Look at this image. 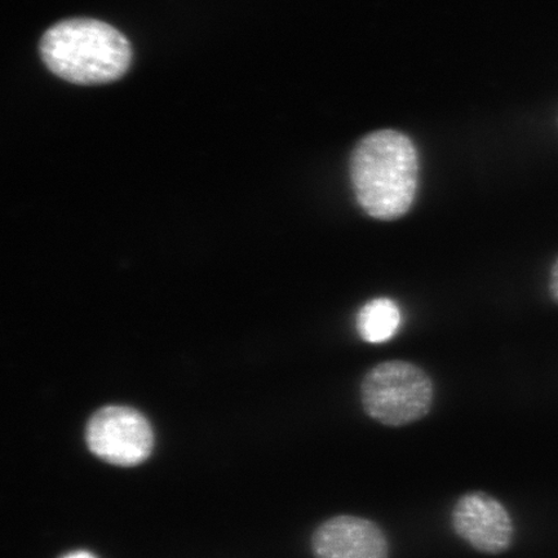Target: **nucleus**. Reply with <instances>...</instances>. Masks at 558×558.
<instances>
[{"instance_id":"39448f33","label":"nucleus","mask_w":558,"mask_h":558,"mask_svg":"<svg viewBox=\"0 0 558 558\" xmlns=\"http://www.w3.org/2000/svg\"><path fill=\"white\" fill-rule=\"evenodd\" d=\"M450 520L453 533L480 554L497 556L512 546L514 525L511 514L490 494H463L453 505Z\"/></svg>"},{"instance_id":"20e7f679","label":"nucleus","mask_w":558,"mask_h":558,"mask_svg":"<svg viewBox=\"0 0 558 558\" xmlns=\"http://www.w3.org/2000/svg\"><path fill=\"white\" fill-rule=\"evenodd\" d=\"M86 444L102 462L117 466L143 464L155 450V432L140 411L129 407H105L90 416Z\"/></svg>"},{"instance_id":"423d86ee","label":"nucleus","mask_w":558,"mask_h":558,"mask_svg":"<svg viewBox=\"0 0 558 558\" xmlns=\"http://www.w3.org/2000/svg\"><path fill=\"white\" fill-rule=\"evenodd\" d=\"M314 558H389L386 533L378 523L360 515L339 514L314 530Z\"/></svg>"},{"instance_id":"f03ea898","label":"nucleus","mask_w":558,"mask_h":558,"mask_svg":"<svg viewBox=\"0 0 558 558\" xmlns=\"http://www.w3.org/2000/svg\"><path fill=\"white\" fill-rule=\"evenodd\" d=\"M45 64L75 85H101L128 72L132 50L128 38L99 20L61 21L40 41Z\"/></svg>"},{"instance_id":"7ed1b4c3","label":"nucleus","mask_w":558,"mask_h":558,"mask_svg":"<svg viewBox=\"0 0 558 558\" xmlns=\"http://www.w3.org/2000/svg\"><path fill=\"white\" fill-rule=\"evenodd\" d=\"M435 401L434 381L421 367L407 361L376 365L361 384V402L373 421L390 428L422 421Z\"/></svg>"},{"instance_id":"0eeeda50","label":"nucleus","mask_w":558,"mask_h":558,"mask_svg":"<svg viewBox=\"0 0 558 558\" xmlns=\"http://www.w3.org/2000/svg\"><path fill=\"white\" fill-rule=\"evenodd\" d=\"M401 326V312L392 299L369 300L357 316V331L366 343L380 344L392 339Z\"/></svg>"},{"instance_id":"6e6552de","label":"nucleus","mask_w":558,"mask_h":558,"mask_svg":"<svg viewBox=\"0 0 558 558\" xmlns=\"http://www.w3.org/2000/svg\"><path fill=\"white\" fill-rule=\"evenodd\" d=\"M548 290L550 298L558 304V256L550 267Z\"/></svg>"},{"instance_id":"1a4fd4ad","label":"nucleus","mask_w":558,"mask_h":558,"mask_svg":"<svg viewBox=\"0 0 558 558\" xmlns=\"http://www.w3.org/2000/svg\"><path fill=\"white\" fill-rule=\"evenodd\" d=\"M60 558H97V557L93 553H89V550L76 549V550H72V553L61 556Z\"/></svg>"},{"instance_id":"f257e3e1","label":"nucleus","mask_w":558,"mask_h":558,"mask_svg":"<svg viewBox=\"0 0 558 558\" xmlns=\"http://www.w3.org/2000/svg\"><path fill=\"white\" fill-rule=\"evenodd\" d=\"M351 181L355 199L373 219L392 221L414 205L418 157L410 137L395 130H380L362 137L351 156Z\"/></svg>"}]
</instances>
